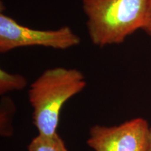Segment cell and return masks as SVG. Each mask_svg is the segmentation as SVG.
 Wrapping results in <instances>:
<instances>
[{"instance_id":"277c9868","label":"cell","mask_w":151,"mask_h":151,"mask_svg":"<svg viewBox=\"0 0 151 151\" xmlns=\"http://www.w3.org/2000/svg\"><path fill=\"white\" fill-rule=\"evenodd\" d=\"M149 129L141 118L113 127L97 124L90 129L87 143L94 151H147Z\"/></svg>"},{"instance_id":"7a4b0ae2","label":"cell","mask_w":151,"mask_h":151,"mask_svg":"<svg viewBox=\"0 0 151 151\" xmlns=\"http://www.w3.org/2000/svg\"><path fill=\"white\" fill-rule=\"evenodd\" d=\"M86 86L84 75L76 69H47L30 86L28 95L39 134L57 133L62 108Z\"/></svg>"},{"instance_id":"3957f363","label":"cell","mask_w":151,"mask_h":151,"mask_svg":"<svg viewBox=\"0 0 151 151\" xmlns=\"http://www.w3.org/2000/svg\"><path fill=\"white\" fill-rule=\"evenodd\" d=\"M81 38L71 27L37 29L24 26L1 13L0 14V52L6 53L19 48L41 46L67 50L78 45Z\"/></svg>"},{"instance_id":"52a82bcc","label":"cell","mask_w":151,"mask_h":151,"mask_svg":"<svg viewBox=\"0 0 151 151\" xmlns=\"http://www.w3.org/2000/svg\"><path fill=\"white\" fill-rule=\"evenodd\" d=\"M27 81L23 76L18 73H11L4 69H0V94L4 95L7 92L23 90Z\"/></svg>"},{"instance_id":"9c48e42d","label":"cell","mask_w":151,"mask_h":151,"mask_svg":"<svg viewBox=\"0 0 151 151\" xmlns=\"http://www.w3.org/2000/svg\"><path fill=\"white\" fill-rule=\"evenodd\" d=\"M147 151H151V127L149 129V136H148V144Z\"/></svg>"},{"instance_id":"5b68a950","label":"cell","mask_w":151,"mask_h":151,"mask_svg":"<svg viewBox=\"0 0 151 151\" xmlns=\"http://www.w3.org/2000/svg\"><path fill=\"white\" fill-rule=\"evenodd\" d=\"M28 151H68L65 143L57 132L53 135L38 134L28 146Z\"/></svg>"},{"instance_id":"ba28073f","label":"cell","mask_w":151,"mask_h":151,"mask_svg":"<svg viewBox=\"0 0 151 151\" xmlns=\"http://www.w3.org/2000/svg\"><path fill=\"white\" fill-rule=\"evenodd\" d=\"M147 35L151 37V0H148V11L146 24L143 29Z\"/></svg>"},{"instance_id":"8992f818","label":"cell","mask_w":151,"mask_h":151,"mask_svg":"<svg viewBox=\"0 0 151 151\" xmlns=\"http://www.w3.org/2000/svg\"><path fill=\"white\" fill-rule=\"evenodd\" d=\"M16 111L14 102L10 97L3 96L1 99L0 111V134L5 137L13 134L12 120Z\"/></svg>"},{"instance_id":"6da1fadb","label":"cell","mask_w":151,"mask_h":151,"mask_svg":"<svg viewBox=\"0 0 151 151\" xmlns=\"http://www.w3.org/2000/svg\"><path fill=\"white\" fill-rule=\"evenodd\" d=\"M82 9L90 41L103 48L121 44L137 30H143L148 0H82Z\"/></svg>"}]
</instances>
